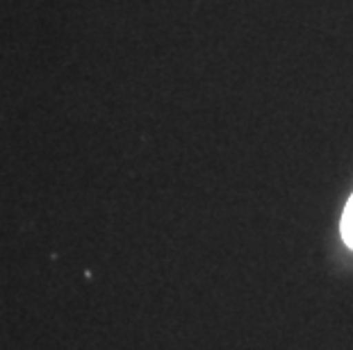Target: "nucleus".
Instances as JSON below:
<instances>
[{
    "label": "nucleus",
    "mask_w": 353,
    "mask_h": 350,
    "mask_svg": "<svg viewBox=\"0 0 353 350\" xmlns=\"http://www.w3.org/2000/svg\"><path fill=\"white\" fill-rule=\"evenodd\" d=\"M342 239L353 250V196L349 198V203L344 207V214H342Z\"/></svg>",
    "instance_id": "nucleus-1"
}]
</instances>
